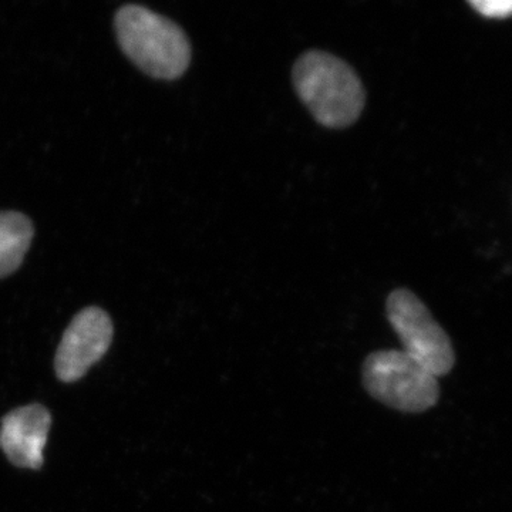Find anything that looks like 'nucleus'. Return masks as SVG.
Returning <instances> with one entry per match:
<instances>
[{"mask_svg":"<svg viewBox=\"0 0 512 512\" xmlns=\"http://www.w3.org/2000/svg\"><path fill=\"white\" fill-rule=\"evenodd\" d=\"M293 86L318 123L352 126L365 107L366 94L355 70L330 53L311 50L293 67Z\"/></svg>","mask_w":512,"mask_h":512,"instance_id":"1","label":"nucleus"},{"mask_svg":"<svg viewBox=\"0 0 512 512\" xmlns=\"http://www.w3.org/2000/svg\"><path fill=\"white\" fill-rule=\"evenodd\" d=\"M117 40L128 59L148 76L174 80L187 72L191 45L173 20L140 5H126L114 19Z\"/></svg>","mask_w":512,"mask_h":512,"instance_id":"2","label":"nucleus"},{"mask_svg":"<svg viewBox=\"0 0 512 512\" xmlns=\"http://www.w3.org/2000/svg\"><path fill=\"white\" fill-rule=\"evenodd\" d=\"M363 384L377 402L403 413H423L436 406L440 384L403 350H379L363 363Z\"/></svg>","mask_w":512,"mask_h":512,"instance_id":"3","label":"nucleus"},{"mask_svg":"<svg viewBox=\"0 0 512 512\" xmlns=\"http://www.w3.org/2000/svg\"><path fill=\"white\" fill-rule=\"evenodd\" d=\"M387 319L403 352L439 379L456 365V352L446 330L409 289H396L386 302Z\"/></svg>","mask_w":512,"mask_h":512,"instance_id":"4","label":"nucleus"},{"mask_svg":"<svg viewBox=\"0 0 512 512\" xmlns=\"http://www.w3.org/2000/svg\"><path fill=\"white\" fill-rule=\"evenodd\" d=\"M110 316L97 306L77 313L57 348L55 369L62 382L82 379L106 355L113 340Z\"/></svg>","mask_w":512,"mask_h":512,"instance_id":"5","label":"nucleus"},{"mask_svg":"<svg viewBox=\"0 0 512 512\" xmlns=\"http://www.w3.org/2000/svg\"><path fill=\"white\" fill-rule=\"evenodd\" d=\"M52 416L42 404H29L6 414L0 426V448L16 467L39 470L45 463Z\"/></svg>","mask_w":512,"mask_h":512,"instance_id":"6","label":"nucleus"},{"mask_svg":"<svg viewBox=\"0 0 512 512\" xmlns=\"http://www.w3.org/2000/svg\"><path fill=\"white\" fill-rule=\"evenodd\" d=\"M35 235L32 221L16 211L0 212V279L18 271Z\"/></svg>","mask_w":512,"mask_h":512,"instance_id":"7","label":"nucleus"},{"mask_svg":"<svg viewBox=\"0 0 512 512\" xmlns=\"http://www.w3.org/2000/svg\"><path fill=\"white\" fill-rule=\"evenodd\" d=\"M470 5L485 18L505 19L512 16V0H473Z\"/></svg>","mask_w":512,"mask_h":512,"instance_id":"8","label":"nucleus"}]
</instances>
